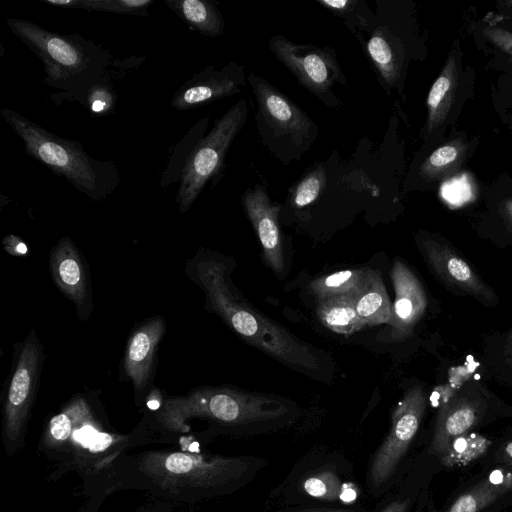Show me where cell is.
<instances>
[{
	"label": "cell",
	"mask_w": 512,
	"mask_h": 512,
	"mask_svg": "<svg viewBox=\"0 0 512 512\" xmlns=\"http://www.w3.org/2000/svg\"><path fill=\"white\" fill-rule=\"evenodd\" d=\"M172 403L193 414L231 424L273 420L287 412V407L275 398L224 387L199 389Z\"/></svg>",
	"instance_id": "obj_8"
},
{
	"label": "cell",
	"mask_w": 512,
	"mask_h": 512,
	"mask_svg": "<svg viewBox=\"0 0 512 512\" xmlns=\"http://www.w3.org/2000/svg\"><path fill=\"white\" fill-rule=\"evenodd\" d=\"M478 416L476 405L467 400L443 406L439 411L430 452L441 455L455 438L475 425Z\"/></svg>",
	"instance_id": "obj_22"
},
{
	"label": "cell",
	"mask_w": 512,
	"mask_h": 512,
	"mask_svg": "<svg viewBox=\"0 0 512 512\" xmlns=\"http://www.w3.org/2000/svg\"><path fill=\"white\" fill-rule=\"evenodd\" d=\"M192 275L205 292L208 308L242 340L290 366L309 371L320 368L318 355L312 347L234 294L222 262L197 260L193 263Z\"/></svg>",
	"instance_id": "obj_1"
},
{
	"label": "cell",
	"mask_w": 512,
	"mask_h": 512,
	"mask_svg": "<svg viewBox=\"0 0 512 512\" xmlns=\"http://www.w3.org/2000/svg\"><path fill=\"white\" fill-rule=\"evenodd\" d=\"M11 32L42 62L44 83L61 91L58 95L81 102L110 64V55L91 40L77 33L60 34L36 23L9 18Z\"/></svg>",
	"instance_id": "obj_2"
},
{
	"label": "cell",
	"mask_w": 512,
	"mask_h": 512,
	"mask_svg": "<svg viewBox=\"0 0 512 512\" xmlns=\"http://www.w3.org/2000/svg\"><path fill=\"white\" fill-rule=\"evenodd\" d=\"M353 298L356 312L366 326L389 324L391 321L392 303L379 271L368 268L366 278Z\"/></svg>",
	"instance_id": "obj_20"
},
{
	"label": "cell",
	"mask_w": 512,
	"mask_h": 512,
	"mask_svg": "<svg viewBox=\"0 0 512 512\" xmlns=\"http://www.w3.org/2000/svg\"><path fill=\"white\" fill-rule=\"evenodd\" d=\"M164 330V320L156 317L141 325L129 339L124 369L137 390L145 388L148 382L154 353Z\"/></svg>",
	"instance_id": "obj_18"
},
{
	"label": "cell",
	"mask_w": 512,
	"mask_h": 512,
	"mask_svg": "<svg viewBox=\"0 0 512 512\" xmlns=\"http://www.w3.org/2000/svg\"><path fill=\"white\" fill-rule=\"evenodd\" d=\"M511 488L512 484H496L488 478L461 495L446 512H480Z\"/></svg>",
	"instance_id": "obj_29"
},
{
	"label": "cell",
	"mask_w": 512,
	"mask_h": 512,
	"mask_svg": "<svg viewBox=\"0 0 512 512\" xmlns=\"http://www.w3.org/2000/svg\"><path fill=\"white\" fill-rule=\"evenodd\" d=\"M491 92L498 115L507 126L512 125V73H501Z\"/></svg>",
	"instance_id": "obj_33"
},
{
	"label": "cell",
	"mask_w": 512,
	"mask_h": 512,
	"mask_svg": "<svg viewBox=\"0 0 512 512\" xmlns=\"http://www.w3.org/2000/svg\"><path fill=\"white\" fill-rule=\"evenodd\" d=\"M269 47L298 82L325 105L331 108L341 105L333 88L336 83L347 86V81L332 48L296 44L281 35L273 36Z\"/></svg>",
	"instance_id": "obj_7"
},
{
	"label": "cell",
	"mask_w": 512,
	"mask_h": 512,
	"mask_svg": "<svg viewBox=\"0 0 512 512\" xmlns=\"http://www.w3.org/2000/svg\"><path fill=\"white\" fill-rule=\"evenodd\" d=\"M247 81L244 67L234 61L220 70L209 65L178 88L170 106L179 111L198 108L240 93Z\"/></svg>",
	"instance_id": "obj_10"
},
{
	"label": "cell",
	"mask_w": 512,
	"mask_h": 512,
	"mask_svg": "<svg viewBox=\"0 0 512 512\" xmlns=\"http://www.w3.org/2000/svg\"><path fill=\"white\" fill-rule=\"evenodd\" d=\"M508 131H509V135H510V137L512 139V125L508 126Z\"/></svg>",
	"instance_id": "obj_42"
},
{
	"label": "cell",
	"mask_w": 512,
	"mask_h": 512,
	"mask_svg": "<svg viewBox=\"0 0 512 512\" xmlns=\"http://www.w3.org/2000/svg\"><path fill=\"white\" fill-rule=\"evenodd\" d=\"M262 143L284 164L299 159L317 138L318 128L292 100L262 77L249 73Z\"/></svg>",
	"instance_id": "obj_4"
},
{
	"label": "cell",
	"mask_w": 512,
	"mask_h": 512,
	"mask_svg": "<svg viewBox=\"0 0 512 512\" xmlns=\"http://www.w3.org/2000/svg\"><path fill=\"white\" fill-rule=\"evenodd\" d=\"M116 98L110 79L105 74L85 93L80 103L91 114L103 116L114 112Z\"/></svg>",
	"instance_id": "obj_31"
},
{
	"label": "cell",
	"mask_w": 512,
	"mask_h": 512,
	"mask_svg": "<svg viewBox=\"0 0 512 512\" xmlns=\"http://www.w3.org/2000/svg\"><path fill=\"white\" fill-rule=\"evenodd\" d=\"M42 347L35 331L26 338L9 382L5 405L7 434L17 435L26 418L38 383Z\"/></svg>",
	"instance_id": "obj_11"
},
{
	"label": "cell",
	"mask_w": 512,
	"mask_h": 512,
	"mask_svg": "<svg viewBox=\"0 0 512 512\" xmlns=\"http://www.w3.org/2000/svg\"><path fill=\"white\" fill-rule=\"evenodd\" d=\"M426 408V396L420 386L406 391L392 413V426L377 450L371 467L370 482L378 487L387 482L416 435Z\"/></svg>",
	"instance_id": "obj_9"
},
{
	"label": "cell",
	"mask_w": 512,
	"mask_h": 512,
	"mask_svg": "<svg viewBox=\"0 0 512 512\" xmlns=\"http://www.w3.org/2000/svg\"><path fill=\"white\" fill-rule=\"evenodd\" d=\"M247 115L248 105L242 99L215 122L211 131L193 149L183 169L176 195L181 213L190 209L208 181L220 175L226 154L244 126Z\"/></svg>",
	"instance_id": "obj_6"
},
{
	"label": "cell",
	"mask_w": 512,
	"mask_h": 512,
	"mask_svg": "<svg viewBox=\"0 0 512 512\" xmlns=\"http://www.w3.org/2000/svg\"><path fill=\"white\" fill-rule=\"evenodd\" d=\"M0 115L22 139L27 155L90 199L104 200L120 185V171L112 160L92 158L80 142L53 134L10 108L1 109Z\"/></svg>",
	"instance_id": "obj_3"
},
{
	"label": "cell",
	"mask_w": 512,
	"mask_h": 512,
	"mask_svg": "<svg viewBox=\"0 0 512 512\" xmlns=\"http://www.w3.org/2000/svg\"><path fill=\"white\" fill-rule=\"evenodd\" d=\"M242 205L260 241L266 265L275 274L282 273L284 256L278 223L280 205L273 203L266 190L260 185L244 192Z\"/></svg>",
	"instance_id": "obj_12"
},
{
	"label": "cell",
	"mask_w": 512,
	"mask_h": 512,
	"mask_svg": "<svg viewBox=\"0 0 512 512\" xmlns=\"http://www.w3.org/2000/svg\"><path fill=\"white\" fill-rule=\"evenodd\" d=\"M408 501H395L386 506L380 512H406Z\"/></svg>",
	"instance_id": "obj_38"
},
{
	"label": "cell",
	"mask_w": 512,
	"mask_h": 512,
	"mask_svg": "<svg viewBox=\"0 0 512 512\" xmlns=\"http://www.w3.org/2000/svg\"><path fill=\"white\" fill-rule=\"evenodd\" d=\"M51 5L90 11L148 16L147 10L154 0H42Z\"/></svg>",
	"instance_id": "obj_27"
},
{
	"label": "cell",
	"mask_w": 512,
	"mask_h": 512,
	"mask_svg": "<svg viewBox=\"0 0 512 512\" xmlns=\"http://www.w3.org/2000/svg\"><path fill=\"white\" fill-rule=\"evenodd\" d=\"M367 272L368 268L338 271L312 280L308 288L318 301L337 296H353L361 287Z\"/></svg>",
	"instance_id": "obj_25"
},
{
	"label": "cell",
	"mask_w": 512,
	"mask_h": 512,
	"mask_svg": "<svg viewBox=\"0 0 512 512\" xmlns=\"http://www.w3.org/2000/svg\"><path fill=\"white\" fill-rule=\"evenodd\" d=\"M391 279L395 301L389 322V339L402 341L412 334L414 326L423 316L427 299L420 281L401 260L394 261Z\"/></svg>",
	"instance_id": "obj_14"
},
{
	"label": "cell",
	"mask_w": 512,
	"mask_h": 512,
	"mask_svg": "<svg viewBox=\"0 0 512 512\" xmlns=\"http://www.w3.org/2000/svg\"><path fill=\"white\" fill-rule=\"evenodd\" d=\"M474 84V69L465 65L460 43L455 40L427 95L421 133L427 147L434 148L453 135L464 105L473 97Z\"/></svg>",
	"instance_id": "obj_5"
},
{
	"label": "cell",
	"mask_w": 512,
	"mask_h": 512,
	"mask_svg": "<svg viewBox=\"0 0 512 512\" xmlns=\"http://www.w3.org/2000/svg\"><path fill=\"white\" fill-rule=\"evenodd\" d=\"M49 429L56 440H66L72 431V422L68 414L61 413L54 416L50 421Z\"/></svg>",
	"instance_id": "obj_36"
},
{
	"label": "cell",
	"mask_w": 512,
	"mask_h": 512,
	"mask_svg": "<svg viewBox=\"0 0 512 512\" xmlns=\"http://www.w3.org/2000/svg\"><path fill=\"white\" fill-rule=\"evenodd\" d=\"M165 467L174 474L192 471L202 484L208 486H219L236 480L248 469L247 463L239 458H212L205 461L182 453L169 455Z\"/></svg>",
	"instance_id": "obj_19"
},
{
	"label": "cell",
	"mask_w": 512,
	"mask_h": 512,
	"mask_svg": "<svg viewBox=\"0 0 512 512\" xmlns=\"http://www.w3.org/2000/svg\"><path fill=\"white\" fill-rule=\"evenodd\" d=\"M50 271L57 287L75 304L80 313L90 304L89 277L73 241L62 237L50 254Z\"/></svg>",
	"instance_id": "obj_15"
},
{
	"label": "cell",
	"mask_w": 512,
	"mask_h": 512,
	"mask_svg": "<svg viewBox=\"0 0 512 512\" xmlns=\"http://www.w3.org/2000/svg\"><path fill=\"white\" fill-rule=\"evenodd\" d=\"M494 23L512 30V0H500L496 4L494 12L486 16Z\"/></svg>",
	"instance_id": "obj_35"
},
{
	"label": "cell",
	"mask_w": 512,
	"mask_h": 512,
	"mask_svg": "<svg viewBox=\"0 0 512 512\" xmlns=\"http://www.w3.org/2000/svg\"><path fill=\"white\" fill-rule=\"evenodd\" d=\"M477 138H469L464 132L451 135L433 148L418 169L424 185H434L455 175L473 154Z\"/></svg>",
	"instance_id": "obj_16"
},
{
	"label": "cell",
	"mask_w": 512,
	"mask_h": 512,
	"mask_svg": "<svg viewBox=\"0 0 512 512\" xmlns=\"http://www.w3.org/2000/svg\"><path fill=\"white\" fill-rule=\"evenodd\" d=\"M317 316L329 330L346 336L366 326L356 312L354 298L351 295L319 300Z\"/></svg>",
	"instance_id": "obj_24"
},
{
	"label": "cell",
	"mask_w": 512,
	"mask_h": 512,
	"mask_svg": "<svg viewBox=\"0 0 512 512\" xmlns=\"http://www.w3.org/2000/svg\"><path fill=\"white\" fill-rule=\"evenodd\" d=\"M475 44L488 59V65L501 73H512V30L504 28L486 16L471 32Z\"/></svg>",
	"instance_id": "obj_21"
},
{
	"label": "cell",
	"mask_w": 512,
	"mask_h": 512,
	"mask_svg": "<svg viewBox=\"0 0 512 512\" xmlns=\"http://www.w3.org/2000/svg\"><path fill=\"white\" fill-rule=\"evenodd\" d=\"M420 247L429 266L444 283L485 304L497 301L492 290L449 246L426 237L421 239Z\"/></svg>",
	"instance_id": "obj_13"
},
{
	"label": "cell",
	"mask_w": 512,
	"mask_h": 512,
	"mask_svg": "<svg viewBox=\"0 0 512 512\" xmlns=\"http://www.w3.org/2000/svg\"><path fill=\"white\" fill-rule=\"evenodd\" d=\"M318 3L330 10L335 15L346 20L347 25L351 24L356 28L367 30L373 19L371 14L360 11L361 2L355 0H318Z\"/></svg>",
	"instance_id": "obj_32"
},
{
	"label": "cell",
	"mask_w": 512,
	"mask_h": 512,
	"mask_svg": "<svg viewBox=\"0 0 512 512\" xmlns=\"http://www.w3.org/2000/svg\"><path fill=\"white\" fill-rule=\"evenodd\" d=\"M166 5L191 28L206 36H219L225 22L219 9L207 0H165Z\"/></svg>",
	"instance_id": "obj_23"
},
{
	"label": "cell",
	"mask_w": 512,
	"mask_h": 512,
	"mask_svg": "<svg viewBox=\"0 0 512 512\" xmlns=\"http://www.w3.org/2000/svg\"><path fill=\"white\" fill-rule=\"evenodd\" d=\"M366 51L389 88H399L406 70L404 40L387 26H376L365 43Z\"/></svg>",
	"instance_id": "obj_17"
},
{
	"label": "cell",
	"mask_w": 512,
	"mask_h": 512,
	"mask_svg": "<svg viewBox=\"0 0 512 512\" xmlns=\"http://www.w3.org/2000/svg\"><path fill=\"white\" fill-rule=\"evenodd\" d=\"M503 453H504V457L509 460V461H512V442H509L505 445V447L503 448Z\"/></svg>",
	"instance_id": "obj_40"
},
{
	"label": "cell",
	"mask_w": 512,
	"mask_h": 512,
	"mask_svg": "<svg viewBox=\"0 0 512 512\" xmlns=\"http://www.w3.org/2000/svg\"><path fill=\"white\" fill-rule=\"evenodd\" d=\"M303 488L311 496L336 499L343 493L344 485L334 474L323 472L307 478Z\"/></svg>",
	"instance_id": "obj_34"
},
{
	"label": "cell",
	"mask_w": 512,
	"mask_h": 512,
	"mask_svg": "<svg viewBox=\"0 0 512 512\" xmlns=\"http://www.w3.org/2000/svg\"><path fill=\"white\" fill-rule=\"evenodd\" d=\"M501 210L512 225V197L505 198L501 203Z\"/></svg>",
	"instance_id": "obj_39"
},
{
	"label": "cell",
	"mask_w": 512,
	"mask_h": 512,
	"mask_svg": "<svg viewBox=\"0 0 512 512\" xmlns=\"http://www.w3.org/2000/svg\"><path fill=\"white\" fill-rule=\"evenodd\" d=\"M209 119L210 117L206 116L198 121L175 147L159 181L161 187H167L174 182L181 181L185 164L193 149L204 137Z\"/></svg>",
	"instance_id": "obj_26"
},
{
	"label": "cell",
	"mask_w": 512,
	"mask_h": 512,
	"mask_svg": "<svg viewBox=\"0 0 512 512\" xmlns=\"http://www.w3.org/2000/svg\"><path fill=\"white\" fill-rule=\"evenodd\" d=\"M327 185V175L322 166H315L293 187L292 203L303 208L318 199Z\"/></svg>",
	"instance_id": "obj_30"
},
{
	"label": "cell",
	"mask_w": 512,
	"mask_h": 512,
	"mask_svg": "<svg viewBox=\"0 0 512 512\" xmlns=\"http://www.w3.org/2000/svg\"><path fill=\"white\" fill-rule=\"evenodd\" d=\"M490 440L476 433L455 438L441 454L445 466H464L483 455L490 447Z\"/></svg>",
	"instance_id": "obj_28"
},
{
	"label": "cell",
	"mask_w": 512,
	"mask_h": 512,
	"mask_svg": "<svg viewBox=\"0 0 512 512\" xmlns=\"http://www.w3.org/2000/svg\"><path fill=\"white\" fill-rule=\"evenodd\" d=\"M307 512H354V511L340 510V509H320V510H313V511H307Z\"/></svg>",
	"instance_id": "obj_41"
},
{
	"label": "cell",
	"mask_w": 512,
	"mask_h": 512,
	"mask_svg": "<svg viewBox=\"0 0 512 512\" xmlns=\"http://www.w3.org/2000/svg\"><path fill=\"white\" fill-rule=\"evenodd\" d=\"M112 441L113 439L109 434L96 432L87 447L93 452H98L110 446Z\"/></svg>",
	"instance_id": "obj_37"
}]
</instances>
